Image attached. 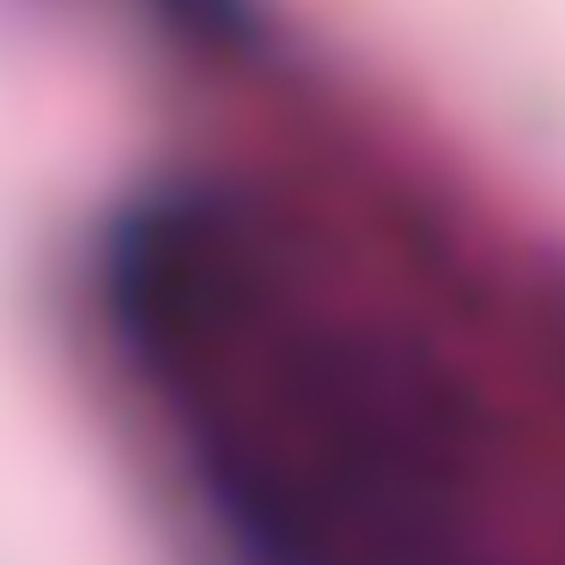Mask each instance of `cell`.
<instances>
[{"label": "cell", "mask_w": 565, "mask_h": 565, "mask_svg": "<svg viewBox=\"0 0 565 565\" xmlns=\"http://www.w3.org/2000/svg\"><path fill=\"white\" fill-rule=\"evenodd\" d=\"M110 322L249 565H499L511 438L468 359L322 225L177 189L110 249Z\"/></svg>", "instance_id": "obj_1"}]
</instances>
